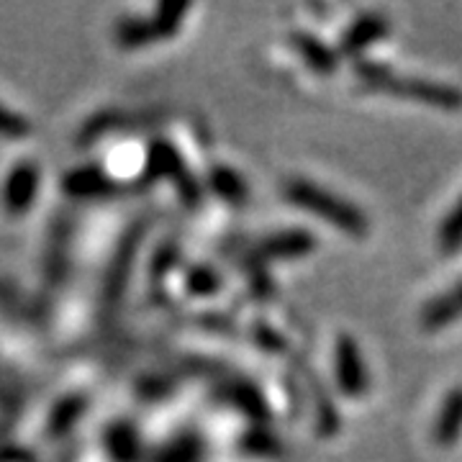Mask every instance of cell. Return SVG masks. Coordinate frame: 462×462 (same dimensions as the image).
Wrapping results in <instances>:
<instances>
[{
    "label": "cell",
    "instance_id": "7a4b0ae2",
    "mask_svg": "<svg viewBox=\"0 0 462 462\" xmlns=\"http://www.w3.org/2000/svg\"><path fill=\"white\" fill-rule=\"evenodd\" d=\"M285 199L293 200L298 208L311 211L324 221H331L339 231H345L349 236H367V218L360 208H355L352 203L337 199L334 193H327L324 188H319L311 180H288L282 188Z\"/></svg>",
    "mask_w": 462,
    "mask_h": 462
},
{
    "label": "cell",
    "instance_id": "3957f363",
    "mask_svg": "<svg viewBox=\"0 0 462 462\" xmlns=\"http://www.w3.org/2000/svg\"><path fill=\"white\" fill-rule=\"evenodd\" d=\"M337 383H339V391L349 398H360L367 391L363 355L349 334H339L337 339Z\"/></svg>",
    "mask_w": 462,
    "mask_h": 462
},
{
    "label": "cell",
    "instance_id": "9c48e42d",
    "mask_svg": "<svg viewBox=\"0 0 462 462\" xmlns=\"http://www.w3.org/2000/svg\"><path fill=\"white\" fill-rule=\"evenodd\" d=\"M462 247V199L457 206L445 216L439 226V249L442 254H457Z\"/></svg>",
    "mask_w": 462,
    "mask_h": 462
},
{
    "label": "cell",
    "instance_id": "ba28073f",
    "mask_svg": "<svg viewBox=\"0 0 462 462\" xmlns=\"http://www.w3.org/2000/svg\"><path fill=\"white\" fill-rule=\"evenodd\" d=\"M293 47L300 51V57L306 60V65L311 67V69H316L319 75H331V72H337V67H339L337 51L329 50L324 42H319L311 33H293Z\"/></svg>",
    "mask_w": 462,
    "mask_h": 462
},
{
    "label": "cell",
    "instance_id": "30bf717a",
    "mask_svg": "<svg viewBox=\"0 0 462 462\" xmlns=\"http://www.w3.org/2000/svg\"><path fill=\"white\" fill-rule=\"evenodd\" d=\"M214 188L226 200H245L247 196V185L242 182V178L229 170V167H218L214 172Z\"/></svg>",
    "mask_w": 462,
    "mask_h": 462
},
{
    "label": "cell",
    "instance_id": "277c9868",
    "mask_svg": "<svg viewBox=\"0 0 462 462\" xmlns=\"http://www.w3.org/2000/svg\"><path fill=\"white\" fill-rule=\"evenodd\" d=\"M388 32H391V26H388L385 16H380V14H363V16L355 18L345 29L339 50L346 57H357L370 44H375L378 39H383Z\"/></svg>",
    "mask_w": 462,
    "mask_h": 462
},
{
    "label": "cell",
    "instance_id": "6da1fadb",
    "mask_svg": "<svg viewBox=\"0 0 462 462\" xmlns=\"http://www.w3.org/2000/svg\"><path fill=\"white\" fill-rule=\"evenodd\" d=\"M357 75L363 78L365 85L383 90V93H393L398 98L419 100V103L439 108V111H460L462 108V90L449 88V85L430 83L421 78H401L388 67L365 62V60L357 62Z\"/></svg>",
    "mask_w": 462,
    "mask_h": 462
},
{
    "label": "cell",
    "instance_id": "8992f818",
    "mask_svg": "<svg viewBox=\"0 0 462 462\" xmlns=\"http://www.w3.org/2000/svg\"><path fill=\"white\" fill-rule=\"evenodd\" d=\"M462 434V385L447 393L439 416L434 421V442L439 447H452Z\"/></svg>",
    "mask_w": 462,
    "mask_h": 462
},
{
    "label": "cell",
    "instance_id": "5b68a950",
    "mask_svg": "<svg viewBox=\"0 0 462 462\" xmlns=\"http://www.w3.org/2000/svg\"><path fill=\"white\" fill-rule=\"evenodd\" d=\"M462 319V282L449 288L447 293L430 300L421 311V327L427 331H437Z\"/></svg>",
    "mask_w": 462,
    "mask_h": 462
},
{
    "label": "cell",
    "instance_id": "52a82bcc",
    "mask_svg": "<svg viewBox=\"0 0 462 462\" xmlns=\"http://www.w3.org/2000/svg\"><path fill=\"white\" fill-rule=\"evenodd\" d=\"M314 234L303 229H291L273 234L263 245V252L267 257H275V260H288V257H303V254L314 252Z\"/></svg>",
    "mask_w": 462,
    "mask_h": 462
}]
</instances>
